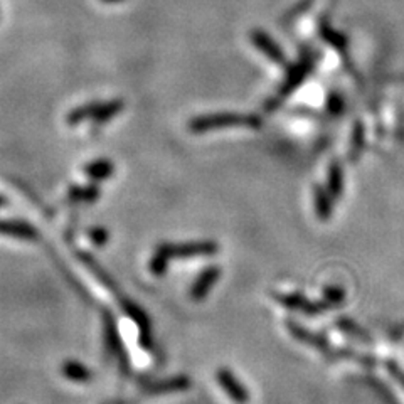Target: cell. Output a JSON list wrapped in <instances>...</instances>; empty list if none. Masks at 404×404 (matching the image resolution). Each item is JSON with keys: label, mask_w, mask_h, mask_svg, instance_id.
<instances>
[{"label": "cell", "mask_w": 404, "mask_h": 404, "mask_svg": "<svg viewBox=\"0 0 404 404\" xmlns=\"http://www.w3.org/2000/svg\"><path fill=\"white\" fill-rule=\"evenodd\" d=\"M89 239H91L93 244L96 246H105L106 243L110 241V231L103 226H94L91 229L88 231Z\"/></svg>", "instance_id": "obj_20"}, {"label": "cell", "mask_w": 404, "mask_h": 404, "mask_svg": "<svg viewBox=\"0 0 404 404\" xmlns=\"http://www.w3.org/2000/svg\"><path fill=\"white\" fill-rule=\"evenodd\" d=\"M222 274V268L219 265H209L206 266L202 272L197 274V278L192 283L191 290H189V296H191L192 302H204L206 296L209 295V291L216 286Z\"/></svg>", "instance_id": "obj_5"}, {"label": "cell", "mask_w": 404, "mask_h": 404, "mask_svg": "<svg viewBox=\"0 0 404 404\" xmlns=\"http://www.w3.org/2000/svg\"><path fill=\"white\" fill-rule=\"evenodd\" d=\"M216 379L221 386V389L225 391L226 396L236 404H248L249 403V391L241 381L236 377V374L229 369L221 367L216 372Z\"/></svg>", "instance_id": "obj_6"}, {"label": "cell", "mask_w": 404, "mask_h": 404, "mask_svg": "<svg viewBox=\"0 0 404 404\" xmlns=\"http://www.w3.org/2000/svg\"><path fill=\"white\" fill-rule=\"evenodd\" d=\"M122 307L123 312L127 313L130 319L139 325L140 329V343L144 346V349L150 351L152 349V334H150V317L147 315V312L140 307L139 303L132 302L128 298H122Z\"/></svg>", "instance_id": "obj_7"}, {"label": "cell", "mask_w": 404, "mask_h": 404, "mask_svg": "<svg viewBox=\"0 0 404 404\" xmlns=\"http://www.w3.org/2000/svg\"><path fill=\"white\" fill-rule=\"evenodd\" d=\"M315 210L317 216L322 221H327L332 214V202H330V197L320 186L315 187Z\"/></svg>", "instance_id": "obj_18"}, {"label": "cell", "mask_w": 404, "mask_h": 404, "mask_svg": "<svg viewBox=\"0 0 404 404\" xmlns=\"http://www.w3.org/2000/svg\"><path fill=\"white\" fill-rule=\"evenodd\" d=\"M389 371L393 372V376L396 377V381H398L399 384H401L403 388H404V372L399 371V367H398V365H394V364H391V365H389Z\"/></svg>", "instance_id": "obj_22"}, {"label": "cell", "mask_w": 404, "mask_h": 404, "mask_svg": "<svg viewBox=\"0 0 404 404\" xmlns=\"http://www.w3.org/2000/svg\"><path fill=\"white\" fill-rule=\"evenodd\" d=\"M103 335H105V347H106V354L110 358L118 359L120 365L127 371L128 369V362H127V354H125L122 339H120L118 334V327H117V320L115 317L111 315L110 312L103 313Z\"/></svg>", "instance_id": "obj_4"}, {"label": "cell", "mask_w": 404, "mask_h": 404, "mask_svg": "<svg viewBox=\"0 0 404 404\" xmlns=\"http://www.w3.org/2000/svg\"><path fill=\"white\" fill-rule=\"evenodd\" d=\"M101 191L96 182L88 184V186H72L68 191L66 199L70 204H94L100 199Z\"/></svg>", "instance_id": "obj_11"}, {"label": "cell", "mask_w": 404, "mask_h": 404, "mask_svg": "<svg viewBox=\"0 0 404 404\" xmlns=\"http://www.w3.org/2000/svg\"><path fill=\"white\" fill-rule=\"evenodd\" d=\"M61 372L68 381L80 382V384H84V382H89L93 379V374L89 371V367H86L83 362L75 359L64 360L61 365Z\"/></svg>", "instance_id": "obj_13"}, {"label": "cell", "mask_w": 404, "mask_h": 404, "mask_svg": "<svg viewBox=\"0 0 404 404\" xmlns=\"http://www.w3.org/2000/svg\"><path fill=\"white\" fill-rule=\"evenodd\" d=\"M6 202H7V201H6V197L0 196V208H4V206H6Z\"/></svg>", "instance_id": "obj_24"}, {"label": "cell", "mask_w": 404, "mask_h": 404, "mask_svg": "<svg viewBox=\"0 0 404 404\" xmlns=\"http://www.w3.org/2000/svg\"><path fill=\"white\" fill-rule=\"evenodd\" d=\"M0 234L24 239V241H36L39 238L36 227L25 221H19V219H0Z\"/></svg>", "instance_id": "obj_9"}, {"label": "cell", "mask_w": 404, "mask_h": 404, "mask_svg": "<svg viewBox=\"0 0 404 404\" xmlns=\"http://www.w3.org/2000/svg\"><path fill=\"white\" fill-rule=\"evenodd\" d=\"M103 4H120V2H123V0H101Z\"/></svg>", "instance_id": "obj_23"}, {"label": "cell", "mask_w": 404, "mask_h": 404, "mask_svg": "<svg viewBox=\"0 0 404 404\" xmlns=\"http://www.w3.org/2000/svg\"><path fill=\"white\" fill-rule=\"evenodd\" d=\"M192 386V381L187 376H172L162 381H153L145 386V394L150 396H160V394H172L186 391Z\"/></svg>", "instance_id": "obj_8"}, {"label": "cell", "mask_w": 404, "mask_h": 404, "mask_svg": "<svg viewBox=\"0 0 404 404\" xmlns=\"http://www.w3.org/2000/svg\"><path fill=\"white\" fill-rule=\"evenodd\" d=\"M325 295H327V298L332 300V302L335 303H341L343 300V291L341 290V288H327Z\"/></svg>", "instance_id": "obj_21"}, {"label": "cell", "mask_w": 404, "mask_h": 404, "mask_svg": "<svg viewBox=\"0 0 404 404\" xmlns=\"http://www.w3.org/2000/svg\"><path fill=\"white\" fill-rule=\"evenodd\" d=\"M342 189H343L342 169L337 165V163H334V165L330 167V172H329V192H330V196L335 197V199H339V197L342 196Z\"/></svg>", "instance_id": "obj_19"}, {"label": "cell", "mask_w": 404, "mask_h": 404, "mask_svg": "<svg viewBox=\"0 0 404 404\" xmlns=\"http://www.w3.org/2000/svg\"><path fill=\"white\" fill-rule=\"evenodd\" d=\"M313 56L310 53H303L302 58H300V61L293 64V66L290 68L286 72V78L283 81V84L280 86V89H278L277 93V98H273V100H270L266 103V111H274L280 106V103L285 100L286 96H290L291 93L295 91L296 88H298L300 84L303 83V80L307 78L308 72L312 71L313 68Z\"/></svg>", "instance_id": "obj_3"}, {"label": "cell", "mask_w": 404, "mask_h": 404, "mask_svg": "<svg viewBox=\"0 0 404 404\" xmlns=\"http://www.w3.org/2000/svg\"><path fill=\"white\" fill-rule=\"evenodd\" d=\"M219 251V244L210 239L204 241H189V243H160L156 248V253L165 258L167 261L172 260H192V258L213 256Z\"/></svg>", "instance_id": "obj_2"}, {"label": "cell", "mask_w": 404, "mask_h": 404, "mask_svg": "<svg viewBox=\"0 0 404 404\" xmlns=\"http://www.w3.org/2000/svg\"><path fill=\"white\" fill-rule=\"evenodd\" d=\"M274 298H277L282 305H285V307L291 308V310H300V312L307 313V315H315V313L320 312L319 305L308 302L303 295H296V293L277 295Z\"/></svg>", "instance_id": "obj_14"}, {"label": "cell", "mask_w": 404, "mask_h": 404, "mask_svg": "<svg viewBox=\"0 0 404 404\" xmlns=\"http://www.w3.org/2000/svg\"><path fill=\"white\" fill-rule=\"evenodd\" d=\"M84 174L91 182H103L115 174V163L110 158H96L84 165Z\"/></svg>", "instance_id": "obj_12"}, {"label": "cell", "mask_w": 404, "mask_h": 404, "mask_svg": "<svg viewBox=\"0 0 404 404\" xmlns=\"http://www.w3.org/2000/svg\"><path fill=\"white\" fill-rule=\"evenodd\" d=\"M251 42H253V46H256L258 49H260L261 53L266 56V58L272 59L273 63H277V64H285L286 63L285 53L282 51V47L278 46L277 42H274L266 32L253 31L251 32Z\"/></svg>", "instance_id": "obj_10"}, {"label": "cell", "mask_w": 404, "mask_h": 404, "mask_svg": "<svg viewBox=\"0 0 404 404\" xmlns=\"http://www.w3.org/2000/svg\"><path fill=\"white\" fill-rule=\"evenodd\" d=\"M189 130L192 133H204L210 130H221V128H234V127H246V128H260L261 118L251 113H208L194 117L189 122Z\"/></svg>", "instance_id": "obj_1"}, {"label": "cell", "mask_w": 404, "mask_h": 404, "mask_svg": "<svg viewBox=\"0 0 404 404\" xmlns=\"http://www.w3.org/2000/svg\"><path fill=\"white\" fill-rule=\"evenodd\" d=\"M125 108V101L123 100H110V101H101L100 110H98L96 117L93 118L94 125H103L106 122H110L111 118L117 117L118 113H122Z\"/></svg>", "instance_id": "obj_16"}, {"label": "cell", "mask_w": 404, "mask_h": 404, "mask_svg": "<svg viewBox=\"0 0 404 404\" xmlns=\"http://www.w3.org/2000/svg\"><path fill=\"white\" fill-rule=\"evenodd\" d=\"M80 260L83 261V263L88 266L89 270H91V273L94 274V277L98 278V280H100L103 285H105L106 288H110L111 291H117V286H115V282L111 280V277L108 273L106 272H103V268L100 265L96 263V261L93 260V258H89L88 255H86V253H80Z\"/></svg>", "instance_id": "obj_17"}, {"label": "cell", "mask_w": 404, "mask_h": 404, "mask_svg": "<svg viewBox=\"0 0 404 404\" xmlns=\"http://www.w3.org/2000/svg\"><path fill=\"white\" fill-rule=\"evenodd\" d=\"M100 106H101V101H89V103H84V105L78 106V108L70 111V115H68V118H66L68 125H70V127H76V125L88 122V120H91L93 122V118L96 117Z\"/></svg>", "instance_id": "obj_15"}]
</instances>
